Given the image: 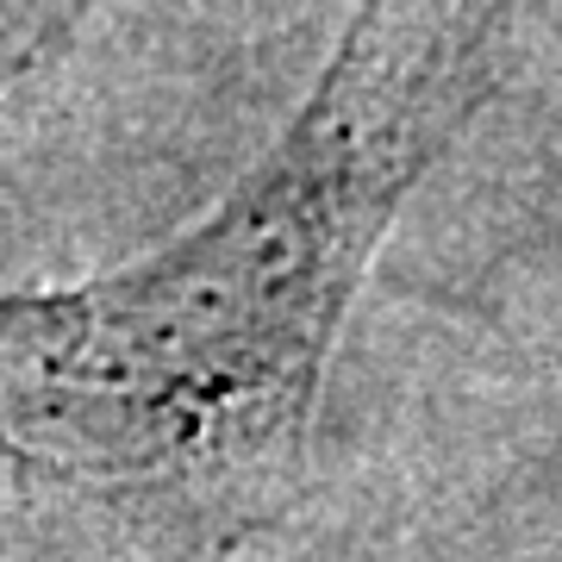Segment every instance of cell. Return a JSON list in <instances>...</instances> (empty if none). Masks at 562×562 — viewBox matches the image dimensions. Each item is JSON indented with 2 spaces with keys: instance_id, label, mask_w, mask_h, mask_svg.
<instances>
[{
  "instance_id": "6da1fadb",
  "label": "cell",
  "mask_w": 562,
  "mask_h": 562,
  "mask_svg": "<svg viewBox=\"0 0 562 562\" xmlns=\"http://www.w3.org/2000/svg\"><path fill=\"white\" fill-rule=\"evenodd\" d=\"M501 20L506 0H362L206 220L81 288L0 294V531L194 562L294 501L350 301L494 88Z\"/></svg>"
},
{
  "instance_id": "7a4b0ae2",
  "label": "cell",
  "mask_w": 562,
  "mask_h": 562,
  "mask_svg": "<svg viewBox=\"0 0 562 562\" xmlns=\"http://www.w3.org/2000/svg\"><path fill=\"white\" fill-rule=\"evenodd\" d=\"M88 0H0V81L20 76Z\"/></svg>"
}]
</instances>
